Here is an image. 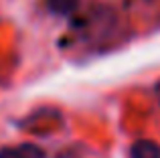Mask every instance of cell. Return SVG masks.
I'll return each mask as SVG.
<instances>
[{"instance_id": "3", "label": "cell", "mask_w": 160, "mask_h": 158, "mask_svg": "<svg viewBox=\"0 0 160 158\" xmlns=\"http://www.w3.org/2000/svg\"><path fill=\"white\" fill-rule=\"evenodd\" d=\"M47 8L57 16H67L79 8V0H47Z\"/></svg>"}, {"instance_id": "1", "label": "cell", "mask_w": 160, "mask_h": 158, "mask_svg": "<svg viewBox=\"0 0 160 158\" xmlns=\"http://www.w3.org/2000/svg\"><path fill=\"white\" fill-rule=\"evenodd\" d=\"M45 150L39 144L22 142L16 146H4L0 148V158H45Z\"/></svg>"}, {"instance_id": "2", "label": "cell", "mask_w": 160, "mask_h": 158, "mask_svg": "<svg viewBox=\"0 0 160 158\" xmlns=\"http://www.w3.org/2000/svg\"><path fill=\"white\" fill-rule=\"evenodd\" d=\"M128 158H160V144L154 140H136L130 146Z\"/></svg>"}, {"instance_id": "4", "label": "cell", "mask_w": 160, "mask_h": 158, "mask_svg": "<svg viewBox=\"0 0 160 158\" xmlns=\"http://www.w3.org/2000/svg\"><path fill=\"white\" fill-rule=\"evenodd\" d=\"M154 95H156V99H158V103H160V79H158L156 85H154Z\"/></svg>"}]
</instances>
